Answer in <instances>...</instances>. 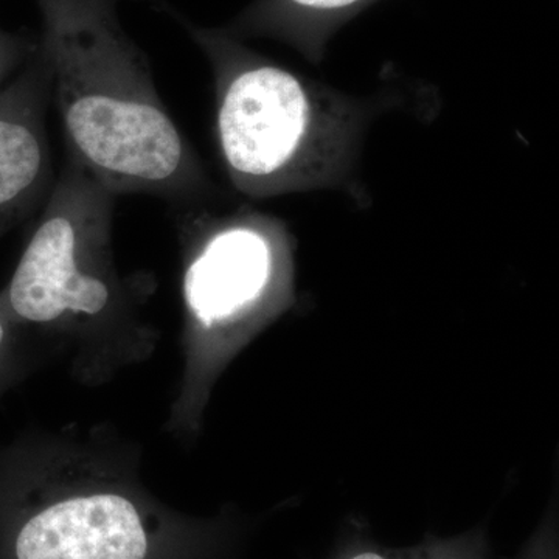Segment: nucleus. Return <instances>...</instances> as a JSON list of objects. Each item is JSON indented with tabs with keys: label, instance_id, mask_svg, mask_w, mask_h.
I'll return each instance as SVG.
<instances>
[{
	"label": "nucleus",
	"instance_id": "6",
	"mask_svg": "<svg viewBox=\"0 0 559 559\" xmlns=\"http://www.w3.org/2000/svg\"><path fill=\"white\" fill-rule=\"evenodd\" d=\"M370 0H260L245 17V27L299 35L314 22H331L360 9Z\"/></svg>",
	"mask_w": 559,
	"mask_h": 559
},
{
	"label": "nucleus",
	"instance_id": "4",
	"mask_svg": "<svg viewBox=\"0 0 559 559\" xmlns=\"http://www.w3.org/2000/svg\"><path fill=\"white\" fill-rule=\"evenodd\" d=\"M216 79V131L231 182L253 198L307 186L340 150V131L294 73L223 33L191 28Z\"/></svg>",
	"mask_w": 559,
	"mask_h": 559
},
{
	"label": "nucleus",
	"instance_id": "8",
	"mask_svg": "<svg viewBox=\"0 0 559 559\" xmlns=\"http://www.w3.org/2000/svg\"><path fill=\"white\" fill-rule=\"evenodd\" d=\"M38 47L25 36L0 31V90L35 57Z\"/></svg>",
	"mask_w": 559,
	"mask_h": 559
},
{
	"label": "nucleus",
	"instance_id": "2",
	"mask_svg": "<svg viewBox=\"0 0 559 559\" xmlns=\"http://www.w3.org/2000/svg\"><path fill=\"white\" fill-rule=\"evenodd\" d=\"M39 50L50 72L69 157L120 197L200 200L207 179L162 102L148 61L117 17L116 0H38Z\"/></svg>",
	"mask_w": 559,
	"mask_h": 559
},
{
	"label": "nucleus",
	"instance_id": "7",
	"mask_svg": "<svg viewBox=\"0 0 559 559\" xmlns=\"http://www.w3.org/2000/svg\"><path fill=\"white\" fill-rule=\"evenodd\" d=\"M32 344L0 310V396L20 384L32 370Z\"/></svg>",
	"mask_w": 559,
	"mask_h": 559
},
{
	"label": "nucleus",
	"instance_id": "5",
	"mask_svg": "<svg viewBox=\"0 0 559 559\" xmlns=\"http://www.w3.org/2000/svg\"><path fill=\"white\" fill-rule=\"evenodd\" d=\"M49 68L40 53L0 90V235L27 216L51 187L46 110Z\"/></svg>",
	"mask_w": 559,
	"mask_h": 559
},
{
	"label": "nucleus",
	"instance_id": "1",
	"mask_svg": "<svg viewBox=\"0 0 559 559\" xmlns=\"http://www.w3.org/2000/svg\"><path fill=\"white\" fill-rule=\"evenodd\" d=\"M116 200L69 157L0 290V310L22 336L49 344L86 385L106 384L145 362L159 344V331L146 316L150 283L132 282L117 266Z\"/></svg>",
	"mask_w": 559,
	"mask_h": 559
},
{
	"label": "nucleus",
	"instance_id": "9",
	"mask_svg": "<svg viewBox=\"0 0 559 559\" xmlns=\"http://www.w3.org/2000/svg\"><path fill=\"white\" fill-rule=\"evenodd\" d=\"M349 559H399V558L388 557V555L381 554V551L364 550V551H359V554H356L355 557H352Z\"/></svg>",
	"mask_w": 559,
	"mask_h": 559
},
{
	"label": "nucleus",
	"instance_id": "3",
	"mask_svg": "<svg viewBox=\"0 0 559 559\" xmlns=\"http://www.w3.org/2000/svg\"><path fill=\"white\" fill-rule=\"evenodd\" d=\"M183 252V369L167 429L200 433L227 366L289 307L293 253L277 221L259 213L189 216Z\"/></svg>",
	"mask_w": 559,
	"mask_h": 559
}]
</instances>
